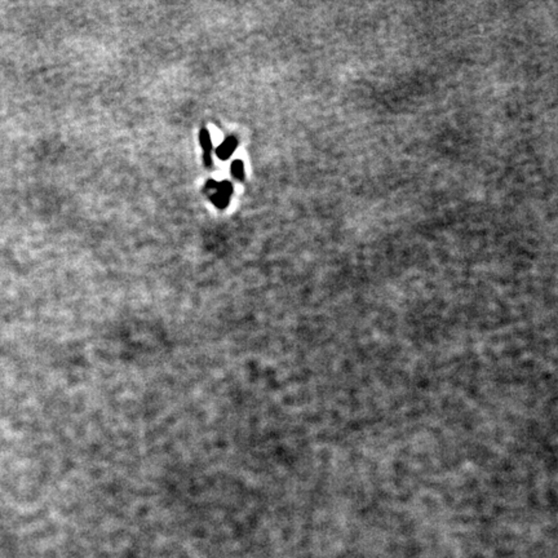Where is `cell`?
Segmentation results:
<instances>
[{"label":"cell","mask_w":558,"mask_h":558,"mask_svg":"<svg viewBox=\"0 0 558 558\" xmlns=\"http://www.w3.org/2000/svg\"><path fill=\"white\" fill-rule=\"evenodd\" d=\"M229 199H230L229 196L221 195V194H219V193H215V194H212V195H211V200L214 202V204L216 205V207L221 208V210H223V208H225L226 205L229 204Z\"/></svg>","instance_id":"277c9868"},{"label":"cell","mask_w":558,"mask_h":558,"mask_svg":"<svg viewBox=\"0 0 558 558\" xmlns=\"http://www.w3.org/2000/svg\"><path fill=\"white\" fill-rule=\"evenodd\" d=\"M203 158H204V164L207 167H211L212 166V159H211V154L210 153H204V155H203Z\"/></svg>","instance_id":"52a82bcc"},{"label":"cell","mask_w":558,"mask_h":558,"mask_svg":"<svg viewBox=\"0 0 558 558\" xmlns=\"http://www.w3.org/2000/svg\"><path fill=\"white\" fill-rule=\"evenodd\" d=\"M237 145H238V141L235 137L233 136L228 137V138H226L225 141H224V143L216 149L217 157L220 158V159H223V161H226V159L230 158V155L234 153V150L237 149Z\"/></svg>","instance_id":"6da1fadb"},{"label":"cell","mask_w":558,"mask_h":558,"mask_svg":"<svg viewBox=\"0 0 558 558\" xmlns=\"http://www.w3.org/2000/svg\"><path fill=\"white\" fill-rule=\"evenodd\" d=\"M199 141H200V145H202L204 153H210L212 149V141L211 136H210V132L207 129H202L200 134H199Z\"/></svg>","instance_id":"7a4b0ae2"},{"label":"cell","mask_w":558,"mask_h":558,"mask_svg":"<svg viewBox=\"0 0 558 558\" xmlns=\"http://www.w3.org/2000/svg\"><path fill=\"white\" fill-rule=\"evenodd\" d=\"M217 193L221 194V195H225V196H229L230 198V195H232L233 193V185L230 184V182L228 181H223L220 182V184L217 185Z\"/></svg>","instance_id":"5b68a950"},{"label":"cell","mask_w":558,"mask_h":558,"mask_svg":"<svg viewBox=\"0 0 558 558\" xmlns=\"http://www.w3.org/2000/svg\"><path fill=\"white\" fill-rule=\"evenodd\" d=\"M232 175L235 180L242 181L244 178V167L242 161H235L232 164Z\"/></svg>","instance_id":"3957f363"},{"label":"cell","mask_w":558,"mask_h":558,"mask_svg":"<svg viewBox=\"0 0 558 558\" xmlns=\"http://www.w3.org/2000/svg\"><path fill=\"white\" fill-rule=\"evenodd\" d=\"M217 182L214 181V180H210V181L205 184V187H207L208 190H217Z\"/></svg>","instance_id":"8992f818"}]
</instances>
